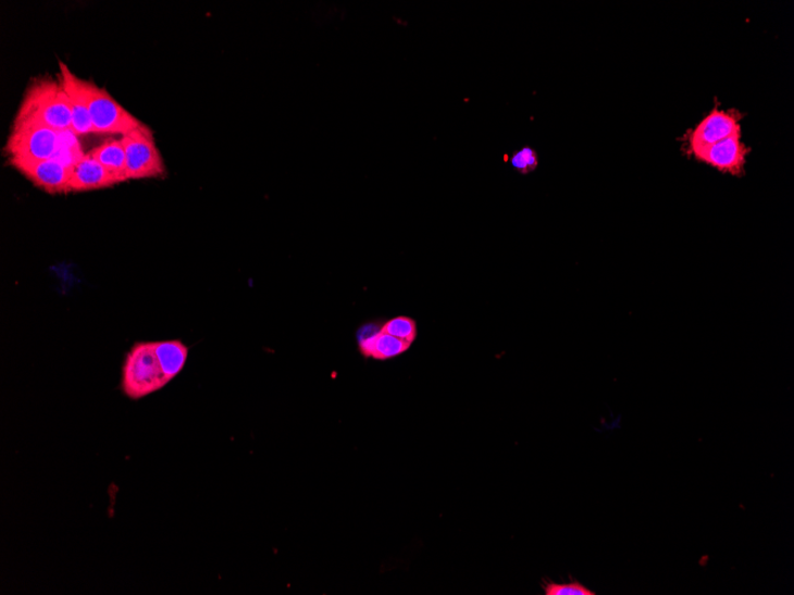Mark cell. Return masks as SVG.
Listing matches in <instances>:
<instances>
[{
  "instance_id": "obj_2",
  "label": "cell",
  "mask_w": 794,
  "mask_h": 595,
  "mask_svg": "<svg viewBox=\"0 0 794 595\" xmlns=\"http://www.w3.org/2000/svg\"><path fill=\"white\" fill-rule=\"evenodd\" d=\"M76 89L84 98L89 115L95 126L96 134L127 135L136 131L149 128L134 114L121 106L106 88L99 87L92 80L71 74Z\"/></svg>"
},
{
  "instance_id": "obj_1",
  "label": "cell",
  "mask_w": 794,
  "mask_h": 595,
  "mask_svg": "<svg viewBox=\"0 0 794 595\" xmlns=\"http://www.w3.org/2000/svg\"><path fill=\"white\" fill-rule=\"evenodd\" d=\"M15 123L41 124L61 134L72 131V112L65 88L53 77H37L25 92Z\"/></svg>"
},
{
  "instance_id": "obj_8",
  "label": "cell",
  "mask_w": 794,
  "mask_h": 595,
  "mask_svg": "<svg viewBox=\"0 0 794 595\" xmlns=\"http://www.w3.org/2000/svg\"><path fill=\"white\" fill-rule=\"evenodd\" d=\"M9 163L37 188L50 194V196L71 193V168L62 164L57 159L40 161L9 160Z\"/></svg>"
},
{
  "instance_id": "obj_6",
  "label": "cell",
  "mask_w": 794,
  "mask_h": 595,
  "mask_svg": "<svg viewBox=\"0 0 794 595\" xmlns=\"http://www.w3.org/2000/svg\"><path fill=\"white\" fill-rule=\"evenodd\" d=\"M745 114L736 109L721 110L714 108L693 128L681 138L682 151L686 154L694 149L717 144L735 132L741 131V121Z\"/></svg>"
},
{
  "instance_id": "obj_9",
  "label": "cell",
  "mask_w": 794,
  "mask_h": 595,
  "mask_svg": "<svg viewBox=\"0 0 794 595\" xmlns=\"http://www.w3.org/2000/svg\"><path fill=\"white\" fill-rule=\"evenodd\" d=\"M125 181L110 173L91 154L84 157L71 168V193H84L111 188L124 184Z\"/></svg>"
},
{
  "instance_id": "obj_3",
  "label": "cell",
  "mask_w": 794,
  "mask_h": 595,
  "mask_svg": "<svg viewBox=\"0 0 794 595\" xmlns=\"http://www.w3.org/2000/svg\"><path fill=\"white\" fill-rule=\"evenodd\" d=\"M170 383L161 368L156 342L134 344L122 368L123 394L127 398L138 400L162 391Z\"/></svg>"
},
{
  "instance_id": "obj_13",
  "label": "cell",
  "mask_w": 794,
  "mask_h": 595,
  "mask_svg": "<svg viewBox=\"0 0 794 595\" xmlns=\"http://www.w3.org/2000/svg\"><path fill=\"white\" fill-rule=\"evenodd\" d=\"M382 332L413 344L418 335L417 322L411 318L397 317L384 323Z\"/></svg>"
},
{
  "instance_id": "obj_12",
  "label": "cell",
  "mask_w": 794,
  "mask_h": 595,
  "mask_svg": "<svg viewBox=\"0 0 794 595\" xmlns=\"http://www.w3.org/2000/svg\"><path fill=\"white\" fill-rule=\"evenodd\" d=\"M88 154H91L102 166H106L110 173L123 178L125 183L129 181L126 177L125 149L122 138L108 139L104 144L89 151Z\"/></svg>"
},
{
  "instance_id": "obj_7",
  "label": "cell",
  "mask_w": 794,
  "mask_h": 595,
  "mask_svg": "<svg viewBox=\"0 0 794 595\" xmlns=\"http://www.w3.org/2000/svg\"><path fill=\"white\" fill-rule=\"evenodd\" d=\"M741 137L742 132L737 131L717 144L690 151L686 157L706 163L723 174L742 177L746 174L745 166L752 149L742 144Z\"/></svg>"
},
{
  "instance_id": "obj_10",
  "label": "cell",
  "mask_w": 794,
  "mask_h": 595,
  "mask_svg": "<svg viewBox=\"0 0 794 595\" xmlns=\"http://www.w3.org/2000/svg\"><path fill=\"white\" fill-rule=\"evenodd\" d=\"M59 77L63 88H65L66 90L72 112L71 133L76 137L96 134L95 126L91 121V115H89L86 102L79 94V90L76 89L73 84L71 69L63 61L59 62Z\"/></svg>"
},
{
  "instance_id": "obj_11",
  "label": "cell",
  "mask_w": 794,
  "mask_h": 595,
  "mask_svg": "<svg viewBox=\"0 0 794 595\" xmlns=\"http://www.w3.org/2000/svg\"><path fill=\"white\" fill-rule=\"evenodd\" d=\"M157 355L166 380L172 382L186 367L189 348L182 340L156 342Z\"/></svg>"
},
{
  "instance_id": "obj_5",
  "label": "cell",
  "mask_w": 794,
  "mask_h": 595,
  "mask_svg": "<svg viewBox=\"0 0 794 595\" xmlns=\"http://www.w3.org/2000/svg\"><path fill=\"white\" fill-rule=\"evenodd\" d=\"M127 179L158 178L165 175V164L151 128L122 136Z\"/></svg>"
},
{
  "instance_id": "obj_14",
  "label": "cell",
  "mask_w": 794,
  "mask_h": 595,
  "mask_svg": "<svg viewBox=\"0 0 794 595\" xmlns=\"http://www.w3.org/2000/svg\"><path fill=\"white\" fill-rule=\"evenodd\" d=\"M509 163L521 175L533 173L539 165V154L532 147H523L510 154Z\"/></svg>"
},
{
  "instance_id": "obj_4",
  "label": "cell",
  "mask_w": 794,
  "mask_h": 595,
  "mask_svg": "<svg viewBox=\"0 0 794 595\" xmlns=\"http://www.w3.org/2000/svg\"><path fill=\"white\" fill-rule=\"evenodd\" d=\"M61 133L34 123H14L5 150L9 160L40 161L57 157Z\"/></svg>"
},
{
  "instance_id": "obj_15",
  "label": "cell",
  "mask_w": 794,
  "mask_h": 595,
  "mask_svg": "<svg viewBox=\"0 0 794 595\" xmlns=\"http://www.w3.org/2000/svg\"><path fill=\"white\" fill-rule=\"evenodd\" d=\"M546 595H596L583 586L580 581H571L569 584H556L554 581H547L543 585Z\"/></svg>"
}]
</instances>
